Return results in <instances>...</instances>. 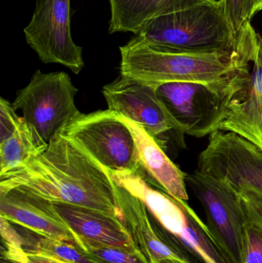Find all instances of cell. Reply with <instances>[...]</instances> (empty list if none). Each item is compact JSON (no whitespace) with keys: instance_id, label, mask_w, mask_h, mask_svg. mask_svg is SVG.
Returning <instances> with one entry per match:
<instances>
[{"instance_id":"18","label":"cell","mask_w":262,"mask_h":263,"mask_svg":"<svg viewBox=\"0 0 262 263\" xmlns=\"http://www.w3.org/2000/svg\"><path fill=\"white\" fill-rule=\"evenodd\" d=\"M168 0H109L111 20L109 33L138 34L148 21L153 18Z\"/></svg>"},{"instance_id":"5","label":"cell","mask_w":262,"mask_h":263,"mask_svg":"<svg viewBox=\"0 0 262 263\" xmlns=\"http://www.w3.org/2000/svg\"><path fill=\"white\" fill-rule=\"evenodd\" d=\"M249 77L226 85L173 82L157 86L156 92L186 135L203 138L219 130Z\"/></svg>"},{"instance_id":"28","label":"cell","mask_w":262,"mask_h":263,"mask_svg":"<svg viewBox=\"0 0 262 263\" xmlns=\"http://www.w3.org/2000/svg\"><path fill=\"white\" fill-rule=\"evenodd\" d=\"M157 263H185L183 261L177 259H165L163 260L158 261Z\"/></svg>"},{"instance_id":"9","label":"cell","mask_w":262,"mask_h":263,"mask_svg":"<svg viewBox=\"0 0 262 263\" xmlns=\"http://www.w3.org/2000/svg\"><path fill=\"white\" fill-rule=\"evenodd\" d=\"M191 191L203 205L209 232L232 263H245L246 214L238 194L212 176L195 170L186 175Z\"/></svg>"},{"instance_id":"11","label":"cell","mask_w":262,"mask_h":263,"mask_svg":"<svg viewBox=\"0 0 262 263\" xmlns=\"http://www.w3.org/2000/svg\"><path fill=\"white\" fill-rule=\"evenodd\" d=\"M70 30V0H36L24 33L43 63L63 65L78 74L85 66L83 49L75 44Z\"/></svg>"},{"instance_id":"24","label":"cell","mask_w":262,"mask_h":263,"mask_svg":"<svg viewBox=\"0 0 262 263\" xmlns=\"http://www.w3.org/2000/svg\"><path fill=\"white\" fill-rule=\"evenodd\" d=\"M246 219L262 229V195L253 189L238 192Z\"/></svg>"},{"instance_id":"10","label":"cell","mask_w":262,"mask_h":263,"mask_svg":"<svg viewBox=\"0 0 262 263\" xmlns=\"http://www.w3.org/2000/svg\"><path fill=\"white\" fill-rule=\"evenodd\" d=\"M197 170L235 193L253 189L262 195V150L235 133L218 131L210 135L198 156Z\"/></svg>"},{"instance_id":"14","label":"cell","mask_w":262,"mask_h":263,"mask_svg":"<svg viewBox=\"0 0 262 263\" xmlns=\"http://www.w3.org/2000/svg\"><path fill=\"white\" fill-rule=\"evenodd\" d=\"M218 131L235 133L262 150V38L258 33L247 86L232 103Z\"/></svg>"},{"instance_id":"16","label":"cell","mask_w":262,"mask_h":263,"mask_svg":"<svg viewBox=\"0 0 262 263\" xmlns=\"http://www.w3.org/2000/svg\"><path fill=\"white\" fill-rule=\"evenodd\" d=\"M120 117L133 135L140 164L146 177L172 197L187 201L189 199L186 183L187 173L182 171L169 159L166 151L144 128L122 116Z\"/></svg>"},{"instance_id":"12","label":"cell","mask_w":262,"mask_h":263,"mask_svg":"<svg viewBox=\"0 0 262 263\" xmlns=\"http://www.w3.org/2000/svg\"><path fill=\"white\" fill-rule=\"evenodd\" d=\"M0 216L43 237L77 244L51 201L19 188L0 191Z\"/></svg>"},{"instance_id":"13","label":"cell","mask_w":262,"mask_h":263,"mask_svg":"<svg viewBox=\"0 0 262 263\" xmlns=\"http://www.w3.org/2000/svg\"><path fill=\"white\" fill-rule=\"evenodd\" d=\"M113 180L119 217L136 250L149 263L165 259H179L175 251L158 236L149 219L145 202L114 178Z\"/></svg>"},{"instance_id":"8","label":"cell","mask_w":262,"mask_h":263,"mask_svg":"<svg viewBox=\"0 0 262 263\" xmlns=\"http://www.w3.org/2000/svg\"><path fill=\"white\" fill-rule=\"evenodd\" d=\"M156 88L157 86L120 75L103 87V94L108 109L144 128L165 151L169 141H173L178 148L184 149V129L158 97Z\"/></svg>"},{"instance_id":"27","label":"cell","mask_w":262,"mask_h":263,"mask_svg":"<svg viewBox=\"0 0 262 263\" xmlns=\"http://www.w3.org/2000/svg\"><path fill=\"white\" fill-rule=\"evenodd\" d=\"M262 10V0H253V7H252V16Z\"/></svg>"},{"instance_id":"25","label":"cell","mask_w":262,"mask_h":263,"mask_svg":"<svg viewBox=\"0 0 262 263\" xmlns=\"http://www.w3.org/2000/svg\"><path fill=\"white\" fill-rule=\"evenodd\" d=\"M0 141L4 140L11 136L16 129L21 117L16 114L12 103L1 98L0 100Z\"/></svg>"},{"instance_id":"21","label":"cell","mask_w":262,"mask_h":263,"mask_svg":"<svg viewBox=\"0 0 262 263\" xmlns=\"http://www.w3.org/2000/svg\"><path fill=\"white\" fill-rule=\"evenodd\" d=\"M226 18L233 29L234 33L240 38L251 28L253 0H221Z\"/></svg>"},{"instance_id":"2","label":"cell","mask_w":262,"mask_h":263,"mask_svg":"<svg viewBox=\"0 0 262 263\" xmlns=\"http://www.w3.org/2000/svg\"><path fill=\"white\" fill-rule=\"evenodd\" d=\"M257 35L229 52L183 53L135 35L120 46V75L157 86L173 82L230 84L250 77Z\"/></svg>"},{"instance_id":"20","label":"cell","mask_w":262,"mask_h":263,"mask_svg":"<svg viewBox=\"0 0 262 263\" xmlns=\"http://www.w3.org/2000/svg\"><path fill=\"white\" fill-rule=\"evenodd\" d=\"M39 254L66 263H97L76 244L40 236L32 242V250Z\"/></svg>"},{"instance_id":"26","label":"cell","mask_w":262,"mask_h":263,"mask_svg":"<svg viewBox=\"0 0 262 263\" xmlns=\"http://www.w3.org/2000/svg\"><path fill=\"white\" fill-rule=\"evenodd\" d=\"M17 263H66L58 260L54 258L49 257L44 255L39 254L31 250H25L24 254L20 258Z\"/></svg>"},{"instance_id":"7","label":"cell","mask_w":262,"mask_h":263,"mask_svg":"<svg viewBox=\"0 0 262 263\" xmlns=\"http://www.w3.org/2000/svg\"><path fill=\"white\" fill-rule=\"evenodd\" d=\"M78 91L66 72L43 73L37 70L29 84L17 92L12 106L49 144L57 133L80 114L75 103Z\"/></svg>"},{"instance_id":"1","label":"cell","mask_w":262,"mask_h":263,"mask_svg":"<svg viewBox=\"0 0 262 263\" xmlns=\"http://www.w3.org/2000/svg\"><path fill=\"white\" fill-rule=\"evenodd\" d=\"M13 188L119 216L110 172L60 132L41 154L0 176V191Z\"/></svg>"},{"instance_id":"3","label":"cell","mask_w":262,"mask_h":263,"mask_svg":"<svg viewBox=\"0 0 262 263\" xmlns=\"http://www.w3.org/2000/svg\"><path fill=\"white\" fill-rule=\"evenodd\" d=\"M137 35L172 52L206 53L235 50L257 32L237 37L221 0H168Z\"/></svg>"},{"instance_id":"23","label":"cell","mask_w":262,"mask_h":263,"mask_svg":"<svg viewBox=\"0 0 262 263\" xmlns=\"http://www.w3.org/2000/svg\"><path fill=\"white\" fill-rule=\"evenodd\" d=\"M245 263H262V229L246 220L244 231Z\"/></svg>"},{"instance_id":"4","label":"cell","mask_w":262,"mask_h":263,"mask_svg":"<svg viewBox=\"0 0 262 263\" xmlns=\"http://www.w3.org/2000/svg\"><path fill=\"white\" fill-rule=\"evenodd\" d=\"M158 222L161 239L185 263H232L186 201L172 197L158 187L146 185L139 194Z\"/></svg>"},{"instance_id":"15","label":"cell","mask_w":262,"mask_h":263,"mask_svg":"<svg viewBox=\"0 0 262 263\" xmlns=\"http://www.w3.org/2000/svg\"><path fill=\"white\" fill-rule=\"evenodd\" d=\"M52 203L77 239L137 250L119 216L80 205Z\"/></svg>"},{"instance_id":"22","label":"cell","mask_w":262,"mask_h":263,"mask_svg":"<svg viewBox=\"0 0 262 263\" xmlns=\"http://www.w3.org/2000/svg\"><path fill=\"white\" fill-rule=\"evenodd\" d=\"M0 222L2 241L5 247L3 254L8 260L17 263L25 253V249H23L24 239L15 231L6 218L0 216Z\"/></svg>"},{"instance_id":"17","label":"cell","mask_w":262,"mask_h":263,"mask_svg":"<svg viewBox=\"0 0 262 263\" xmlns=\"http://www.w3.org/2000/svg\"><path fill=\"white\" fill-rule=\"evenodd\" d=\"M48 145L21 117L14 133L0 141V176L24 166Z\"/></svg>"},{"instance_id":"19","label":"cell","mask_w":262,"mask_h":263,"mask_svg":"<svg viewBox=\"0 0 262 263\" xmlns=\"http://www.w3.org/2000/svg\"><path fill=\"white\" fill-rule=\"evenodd\" d=\"M77 244L97 263H149L138 250L83 239H78Z\"/></svg>"},{"instance_id":"6","label":"cell","mask_w":262,"mask_h":263,"mask_svg":"<svg viewBox=\"0 0 262 263\" xmlns=\"http://www.w3.org/2000/svg\"><path fill=\"white\" fill-rule=\"evenodd\" d=\"M59 132L111 173L142 170L133 135L120 116L109 109L80 112Z\"/></svg>"}]
</instances>
